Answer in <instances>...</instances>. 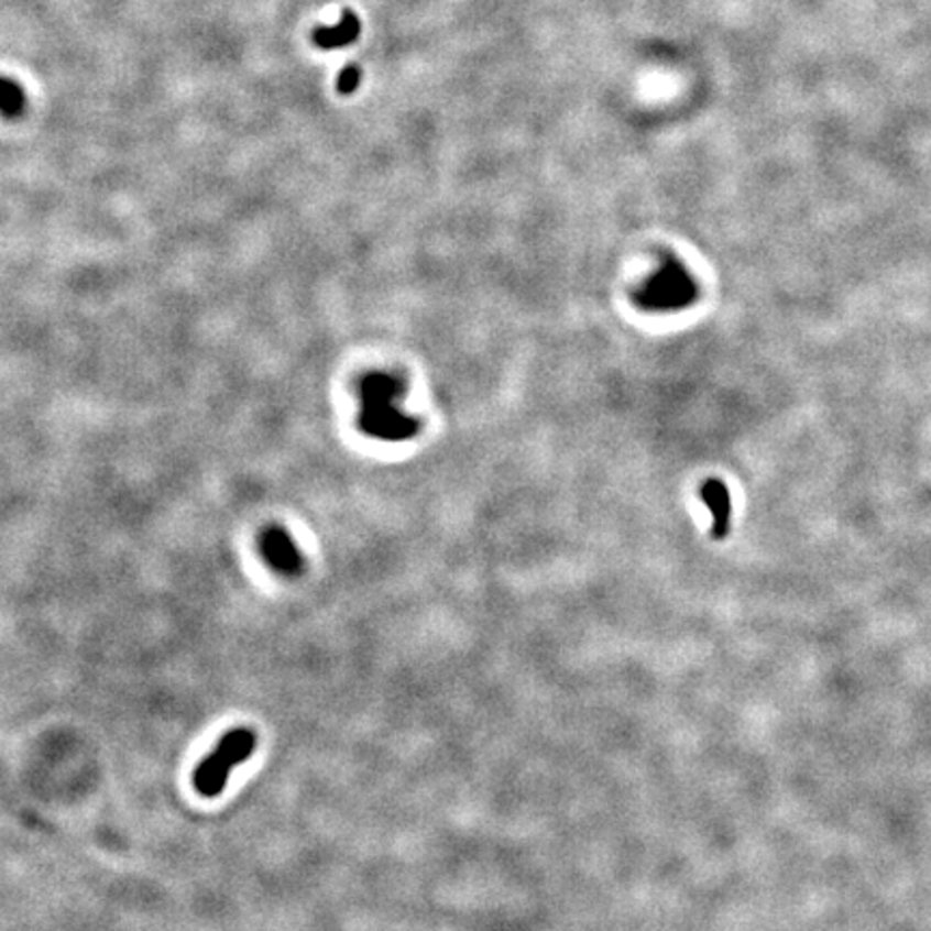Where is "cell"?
Segmentation results:
<instances>
[{
  "instance_id": "6da1fadb",
  "label": "cell",
  "mask_w": 931,
  "mask_h": 931,
  "mask_svg": "<svg viewBox=\"0 0 931 931\" xmlns=\"http://www.w3.org/2000/svg\"><path fill=\"white\" fill-rule=\"evenodd\" d=\"M359 399V425L366 436L384 442H404L418 434V418L402 408L404 382L399 377L384 371L364 375Z\"/></svg>"
},
{
  "instance_id": "7a4b0ae2",
  "label": "cell",
  "mask_w": 931,
  "mask_h": 931,
  "mask_svg": "<svg viewBox=\"0 0 931 931\" xmlns=\"http://www.w3.org/2000/svg\"><path fill=\"white\" fill-rule=\"evenodd\" d=\"M258 748V735L253 729L240 726L229 731L216 751L201 762L195 773V789L204 798H216L229 782V775L242 766Z\"/></svg>"
},
{
  "instance_id": "3957f363",
  "label": "cell",
  "mask_w": 931,
  "mask_h": 931,
  "mask_svg": "<svg viewBox=\"0 0 931 931\" xmlns=\"http://www.w3.org/2000/svg\"><path fill=\"white\" fill-rule=\"evenodd\" d=\"M699 296L692 274L677 261H665L638 292V305L658 313H675L692 305Z\"/></svg>"
},
{
  "instance_id": "277c9868",
  "label": "cell",
  "mask_w": 931,
  "mask_h": 931,
  "mask_svg": "<svg viewBox=\"0 0 931 931\" xmlns=\"http://www.w3.org/2000/svg\"><path fill=\"white\" fill-rule=\"evenodd\" d=\"M259 548H261V557L265 559V563L276 573L287 576V578H296V576L303 573L305 557H303L298 544L294 541V537L285 528H281V526L267 528L261 535Z\"/></svg>"
},
{
  "instance_id": "5b68a950",
  "label": "cell",
  "mask_w": 931,
  "mask_h": 931,
  "mask_svg": "<svg viewBox=\"0 0 931 931\" xmlns=\"http://www.w3.org/2000/svg\"><path fill=\"white\" fill-rule=\"evenodd\" d=\"M359 35H361V20L354 11L346 9L337 26L315 29L313 42L321 51H335V48H343V46L354 44L359 40Z\"/></svg>"
},
{
  "instance_id": "8992f818",
  "label": "cell",
  "mask_w": 931,
  "mask_h": 931,
  "mask_svg": "<svg viewBox=\"0 0 931 931\" xmlns=\"http://www.w3.org/2000/svg\"><path fill=\"white\" fill-rule=\"evenodd\" d=\"M703 503L710 507L712 512V537L714 539H723L729 533L731 526V496H729V488L724 485L723 481L712 479L705 481L703 485Z\"/></svg>"
},
{
  "instance_id": "52a82bcc",
  "label": "cell",
  "mask_w": 931,
  "mask_h": 931,
  "mask_svg": "<svg viewBox=\"0 0 931 931\" xmlns=\"http://www.w3.org/2000/svg\"><path fill=\"white\" fill-rule=\"evenodd\" d=\"M24 108H26L24 89L18 83L0 76V114L7 119H13V117H20Z\"/></svg>"
},
{
  "instance_id": "ba28073f",
  "label": "cell",
  "mask_w": 931,
  "mask_h": 931,
  "mask_svg": "<svg viewBox=\"0 0 931 931\" xmlns=\"http://www.w3.org/2000/svg\"><path fill=\"white\" fill-rule=\"evenodd\" d=\"M361 69H359V65H346L343 69H341V74H339V80H337V89H339V94L341 96H350V94H354L357 89H359V85H361Z\"/></svg>"
}]
</instances>
